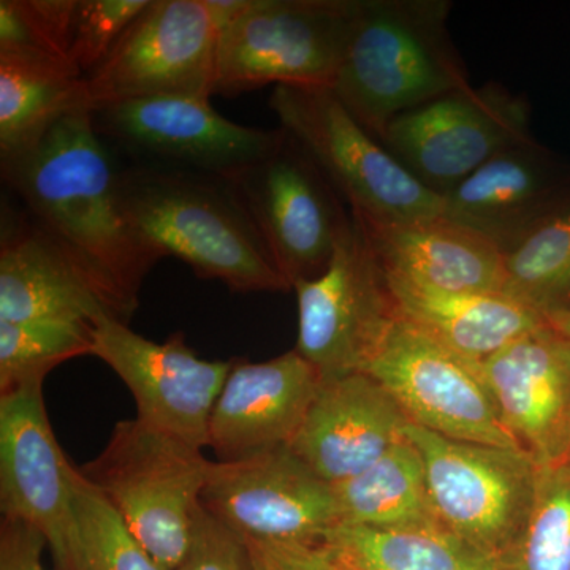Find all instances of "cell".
Instances as JSON below:
<instances>
[{
  "label": "cell",
  "mask_w": 570,
  "mask_h": 570,
  "mask_svg": "<svg viewBox=\"0 0 570 570\" xmlns=\"http://www.w3.org/2000/svg\"><path fill=\"white\" fill-rule=\"evenodd\" d=\"M7 187L91 281L112 317L129 324L142 281L160 258L130 227L119 165L81 105L39 137L0 156Z\"/></svg>",
  "instance_id": "6da1fadb"
},
{
  "label": "cell",
  "mask_w": 570,
  "mask_h": 570,
  "mask_svg": "<svg viewBox=\"0 0 570 570\" xmlns=\"http://www.w3.org/2000/svg\"><path fill=\"white\" fill-rule=\"evenodd\" d=\"M347 570H498L497 558L448 528L340 524L324 540Z\"/></svg>",
  "instance_id": "d4e9b609"
},
{
  "label": "cell",
  "mask_w": 570,
  "mask_h": 570,
  "mask_svg": "<svg viewBox=\"0 0 570 570\" xmlns=\"http://www.w3.org/2000/svg\"><path fill=\"white\" fill-rule=\"evenodd\" d=\"M387 281L397 316L478 365L519 337L551 325L505 292H442L389 275Z\"/></svg>",
  "instance_id": "603a6c76"
},
{
  "label": "cell",
  "mask_w": 570,
  "mask_h": 570,
  "mask_svg": "<svg viewBox=\"0 0 570 570\" xmlns=\"http://www.w3.org/2000/svg\"><path fill=\"white\" fill-rule=\"evenodd\" d=\"M91 355L130 390L140 422L193 448H208L213 407L235 360L200 358L183 333L154 343L112 317L94 326Z\"/></svg>",
  "instance_id": "2e32d148"
},
{
  "label": "cell",
  "mask_w": 570,
  "mask_h": 570,
  "mask_svg": "<svg viewBox=\"0 0 570 570\" xmlns=\"http://www.w3.org/2000/svg\"><path fill=\"white\" fill-rule=\"evenodd\" d=\"M200 502L243 538L261 542H324L341 524L332 483L291 445L212 463Z\"/></svg>",
  "instance_id": "9a60e30c"
},
{
  "label": "cell",
  "mask_w": 570,
  "mask_h": 570,
  "mask_svg": "<svg viewBox=\"0 0 570 570\" xmlns=\"http://www.w3.org/2000/svg\"><path fill=\"white\" fill-rule=\"evenodd\" d=\"M119 198L130 227L160 261L179 258L198 277L243 294L291 291L224 176L119 165Z\"/></svg>",
  "instance_id": "7a4b0ae2"
},
{
  "label": "cell",
  "mask_w": 570,
  "mask_h": 570,
  "mask_svg": "<svg viewBox=\"0 0 570 570\" xmlns=\"http://www.w3.org/2000/svg\"><path fill=\"white\" fill-rule=\"evenodd\" d=\"M363 373L376 379L414 425L441 436L519 449L493 396L468 362L397 317L384 346Z\"/></svg>",
  "instance_id": "5bb4252c"
},
{
  "label": "cell",
  "mask_w": 570,
  "mask_h": 570,
  "mask_svg": "<svg viewBox=\"0 0 570 570\" xmlns=\"http://www.w3.org/2000/svg\"><path fill=\"white\" fill-rule=\"evenodd\" d=\"M269 107L360 220L403 224L444 214V198L409 174L332 89L275 86Z\"/></svg>",
  "instance_id": "277c9868"
},
{
  "label": "cell",
  "mask_w": 570,
  "mask_h": 570,
  "mask_svg": "<svg viewBox=\"0 0 570 570\" xmlns=\"http://www.w3.org/2000/svg\"><path fill=\"white\" fill-rule=\"evenodd\" d=\"M75 475L56 441L43 382L0 393V509L47 539L58 570H86Z\"/></svg>",
  "instance_id": "4fadbf2b"
},
{
  "label": "cell",
  "mask_w": 570,
  "mask_h": 570,
  "mask_svg": "<svg viewBox=\"0 0 570 570\" xmlns=\"http://www.w3.org/2000/svg\"><path fill=\"white\" fill-rule=\"evenodd\" d=\"M94 127L129 164L227 176L272 151L283 130L224 118L206 96H159L92 108Z\"/></svg>",
  "instance_id": "7c38bea8"
},
{
  "label": "cell",
  "mask_w": 570,
  "mask_h": 570,
  "mask_svg": "<svg viewBox=\"0 0 570 570\" xmlns=\"http://www.w3.org/2000/svg\"><path fill=\"white\" fill-rule=\"evenodd\" d=\"M530 138L527 97L487 81L396 116L381 142L409 174L444 197L499 153Z\"/></svg>",
  "instance_id": "30bf717a"
},
{
  "label": "cell",
  "mask_w": 570,
  "mask_h": 570,
  "mask_svg": "<svg viewBox=\"0 0 570 570\" xmlns=\"http://www.w3.org/2000/svg\"><path fill=\"white\" fill-rule=\"evenodd\" d=\"M298 343L322 377L365 371L397 321L395 299L365 232L352 216L328 268L294 285Z\"/></svg>",
  "instance_id": "8fae6325"
},
{
  "label": "cell",
  "mask_w": 570,
  "mask_h": 570,
  "mask_svg": "<svg viewBox=\"0 0 570 570\" xmlns=\"http://www.w3.org/2000/svg\"><path fill=\"white\" fill-rule=\"evenodd\" d=\"M151 0H77L69 61L82 78L110 55Z\"/></svg>",
  "instance_id": "1f68e13d"
},
{
  "label": "cell",
  "mask_w": 570,
  "mask_h": 570,
  "mask_svg": "<svg viewBox=\"0 0 570 570\" xmlns=\"http://www.w3.org/2000/svg\"><path fill=\"white\" fill-rule=\"evenodd\" d=\"M411 423L370 374L322 377L292 450L326 482L365 471L404 438Z\"/></svg>",
  "instance_id": "d6986e66"
},
{
  "label": "cell",
  "mask_w": 570,
  "mask_h": 570,
  "mask_svg": "<svg viewBox=\"0 0 570 570\" xmlns=\"http://www.w3.org/2000/svg\"><path fill=\"white\" fill-rule=\"evenodd\" d=\"M502 425L539 466L570 455V336L540 326L478 365Z\"/></svg>",
  "instance_id": "e0dca14e"
},
{
  "label": "cell",
  "mask_w": 570,
  "mask_h": 570,
  "mask_svg": "<svg viewBox=\"0 0 570 570\" xmlns=\"http://www.w3.org/2000/svg\"><path fill=\"white\" fill-rule=\"evenodd\" d=\"M333 489L341 524L376 530L441 524L431 504L422 455L406 436L376 463Z\"/></svg>",
  "instance_id": "cb8c5ba5"
},
{
  "label": "cell",
  "mask_w": 570,
  "mask_h": 570,
  "mask_svg": "<svg viewBox=\"0 0 570 570\" xmlns=\"http://www.w3.org/2000/svg\"><path fill=\"white\" fill-rule=\"evenodd\" d=\"M557 328H560L562 333H566V335L570 336V309L568 313L564 314V317L561 318L560 322H558Z\"/></svg>",
  "instance_id": "d590c367"
},
{
  "label": "cell",
  "mask_w": 570,
  "mask_h": 570,
  "mask_svg": "<svg viewBox=\"0 0 570 570\" xmlns=\"http://www.w3.org/2000/svg\"><path fill=\"white\" fill-rule=\"evenodd\" d=\"M246 540L255 570H347L325 542L281 543Z\"/></svg>",
  "instance_id": "836d02e7"
},
{
  "label": "cell",
  "mask_w": 570,
  "mask_h": 570,
  "mask_svg": "<svg viewBox=\"0 0 570 570\" xmlns=\"http://www.w3.org/2000/svg\"><path fill=\"white\" fill-rule=\"evenodd\" d=\"M75 508L86 570H164L78 468Z\"/></svg>",
  "instance_id": "4dcf8cb0"
},
{
  "label": "cell",
  "mask_w": 570,
  "mask_h": 570,
  "mask_svg": "<svg viewBox=\"0 0 570 570\" xmlns=\"http://www.w3.org/2000/svg\"><path fill=\"white\" fill-rule=\"evenodd\" d=\"M354 0H242L217 48L213 96L266 85L332 88Z\"/></svg>",
  "instance_id": "8992f818"
},
{
  "label": "cell",
  "mask_w": 570,
  "mask_h": 570,
  "mask_svg": "<svg viewBox=\"0 0 570 570\" xmlns=\"http://www.w3.org/2000/svg\"><path fill=\"white\" fill-rule=\"evenodd\" d=\"M355 219L389 276L442 292L505 291L504 253L444 214L403 224Z\"/></svg>",
  "instance_id": "7402d4cb"
},
{
  "label": "cell",
  "mask_w": 570,
  "mask_h": 570,
  "mask_svg": "<svg viewBox=\"0 0 570 570\" xmlns=\"http://www.w3.org/2000/svg\"><path fill=\"white\" fill-rule=\"evenodd\" d=\"M568 461H570V455H569V460Z\"/></svg>",
  "instance_id": "8d00e7d4"
},
{
  "label": "cell",
  "mask_w": 570,
  "mask_h": 570,
  "mask_svg": "<svg viewBox=\"0 0 570 570\" xmlns=\"http://www.w3.org/2000/svg\"><path fill=\"white\" fill-rule=\"evenodd\" d=\"M105 317H112L110 307L62 247L28 209L3 202L0 322L61 321L97 326Z\"/></svg>",
  "instance_id": "ffe728a7"
},
{
  "label": "cell",
  "mask_w": 570,
  "mask_h": 570,
  "mask_svg": "<svg viewBox=\"0 0 570 570\" xmlns=\"http://www.w3.org/2000/svg\"><path fill=\"white\" fill-rule=\"evenodd\" d=\"M505 294L551 325L570 309V189L504 253Z\"/></svg>",
  "instance_id": "484cf974"
},
{
  "label": "cell",
  "mask_w": 570,
  "mask_h": 570,
  "mask_svg": "<svg viewBox=\"0 0 570 570\" xmlns=\"http://www.w3.org/2000/svg\"><path fill=\"white\" fill-rule=\"evenodd\" d=\"M92 328L61 321L0 322V393L45 382L67 360L91 355Z\"/></svg>",
  "instance_id": "f1b7e54d"
},
{
  "label": "cell",
  "mask_w": 570,
  "mask_h": 570,
  "mask_svg": "<svg viewBox=\"0 0 570 570\" xmlns=\"http://www.w3.org/2000/svg\"><path fill=\"white\" fill-rule=\"evenodd\" d=\"M227 179L291 288L328 268L352 213L294 138Z\"/></svg>",
  "instance_id": "9c48e42d"
},
{
  "label": "cell",
  "mask_w": 570,
  "mask_h": 570,
  "mask_svg": "<svg viewBox=\"0 0 570 570\" xmlns=\"http://www.w3.org/2000/svg\"><path fill=\"white\" fill-rule=\"evenodd\" d=\"M47 539L22 521L2 519L0 527V570H47L43 557Z\"/></svg>",
  "instance_id": "e575fe53"
},
{
  "label": "cell",
  "mask_w": 570,
  "mask_h": 570,
  "mask_svg": "<svg viewBox=\"0 0 570 570\" xmlns=\"http://www.w3.org/2000/svg\"><path fill=\"white\" fill-rule=\"evenodd\" d=\"M77 0H0V58L71 66Z\"/></svg>",
  "instance_id": "f546056e"
},
{
  "label": "cell",
  "mask_w": 570,
  "mask_h": 570,
  "mask_svg": "<svg viewBox=\"0 0 570 570\" xmlns=\"http://www.w3.org/2000/svg\"><path fill=\"white\" fill-rule=\"evenodd\" d=\"M242 0H151L85 78L92 108L159 96L213 97L217 48Z\"/></svg>",
  "instance_id": "52a82bcc"
},
{
  "label": "cell",
  "mask_w": 570,
  "mask_h": 570,
  "mask_svg": "<svg viewBox=\"0 0 570 570\" xmlns=\"http://www.w3.org/2000/svg\"><path fill=\"white\" fill-rule=\"evenodd\" d=\"M86 104L85 78L73 67L0 58V156Z\"/></svg>",
  "instance_id": "4316f807"
},
{
  "label": "cell",
  "mask_w": 570,
  "mask_h": 570,
  "mask_svg": "<svg viewBox=\"0 0 570 570\" xmlns=\"http://www.w3.org/2000/svg\"><path fill=\"white\" fill-rule=\"evenodd\" d=\"M498 570H570V461L540 466L530 520Z\"/></svg>",
  "instance_id": "83f0119b"
},
{
  "label": "cell",
  "mask_w": 570,
  "mask_h": 570,
  "mask_svg": "<svg viewBox=\"0 0 570 570\" xmlns=\"http://www.w3.org/2000/svg\"><path fill=\"white\" fill-rule=\"evenodd\" d=\"M212 461L140 420L119 422L104 452L80 469L164 570L189 550Z\"/></svg>",
  "instance_id": "5b68a950"
},
{
  "label": "cell",
  "mask_w": 570,
  "mask_h": 570,
  "mask_svg": "<svg viewBox=\"0 0 570 570\" xmlns=\"http://www.w3.org/2000/svg\"><path fill=\"white\" fill-rule=\"evenodd\" d=\"M439 523L499 558L520 538L538 494L540 466L530 453L456 441L409 423Z\"/></svg>",
  "instance_id": "ba28073f"
},
{
  "label": "cell",
  "mask_w": 570,
  "mask_h": 570,
  "mask_svg": "<svg viewBox=\"0 0 570 570\" xmlns=\"http://www.w3.org/2000/svg\"><path fill=\"white\" fill-rule=\"evenodd\" d=\"M569 189V165L532 137L499 153L445 194L444 216L505 253Z\"/></svg>",
  "instance_id": "44dd1931"
},
{
  "label": "cell",
  "mask_w": 570,
  "mask_h": 570,
  "mask_svg": "<svg viewBox=\"0 0 570 570\" xmlns=\"http://www.w3.org/2000/svg\"><path fill=\"white\" fill-rule=\"evenodd\" d=\"M321 381L296 348L268 362L235 360L213 407L208 448L219 461H238L292 445Z\"/></svg>",
  "instance_id": "ac0fdd59"
},
{
  "label": "cell",
  "mask_w": 570,
  "mask_h": 570,
  "mask_svg": "<svg viewBox=\"0 0 570 570\" xmlns=\"http://www.w3.org/2000/svg\"><path fill=\"white\" fill-rule=\"evenodd\" d=\"M450 0H354L332 91L381 141L396 116L469 88L449 31Z\"/></svg>",
  "instance_id": "3957f363"
},
{
  "label": "cell",
  "mask_w": 570,
  "mask_h": 570,
  "mask_svg": "<svg viewBox=\"0 0 570 570\" xmlns=\"http://www.w3.org/2000/svg\"><path fill=\"white\" fill-rule=\"evenodd\" d=\"M175 570H255L249 543L204 505L195 512L189 550Z\"/></svg>",
  "instance_id": "d6a6232c"
}]
</instances>
